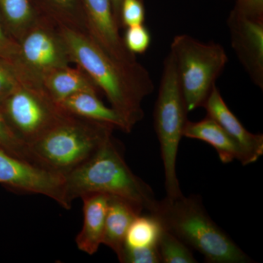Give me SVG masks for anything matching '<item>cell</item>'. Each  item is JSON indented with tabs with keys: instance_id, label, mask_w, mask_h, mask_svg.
<instances>
[{
	"instance_id": "7c38bea8",
	"label": "cell",
	"mask_w": 263,
	"mask_h": 263,
	"mask_svg": "<svg viewBox=\"0 0 263 263\" xmlns=\"http://www.w3.org/2000/svg\"><path fill=\"white\" fill-rule=\"evenodd\" d=\"M203 108L206 110L207 116L214 119L239 147L243 165L254 163L260 158L263 155L262 135L253 134L243 127L228 108L216 85L212 88Z\"/></svg>"
},
{
	"instance_id": "4fadbf2b",
	"label": "cell",
	"mask_w": 263,
	"mask_h": 263,
	"mask_svg": "<svg viewBox=\"0 0 263 263\" xmlns=\"http://www.w3.org/2000/svg\"><path fill=\"white\" fill-rule=\"evenodd\" d=\"M109 195L95 193L84 195L83 200L84 223L76 238L81 252L93 255L103 245L105 219L110 200Z\"/></svg>"
},
{
	"instance_id": "ac0fdd59",
	"label": "cell",
	"mask_w": 263,
	"mask_h": 263,
	"mask_svg": "<svg viewBox=\"0 0 263 263\" xmlns=\"http://www.w3.org/2000/svg\"><path fill=\"white\" fill-rule=\"evenodd\" d=\"M0 18L6 34L17 42L38 17L29 0H0Z\"/></svg>"
},
{
	"instance_id": "4316f807",
	"label": "cell",
	"mask_w": 263,
	"mask_h": 263,
	"mask_svg": "<svg viewBox=\"0 0 263 263\" xmlns=\"http://www.w3.org/2000/svg\"><path fill=\"white\" fill-rule=\"evenodd\" d=\"M17 54V43L6 34L0 18V59L14 63Z\"/></svg>"
},
{
	"instance_id": "9a60e30c",
	"label": "cell",
	"mask_w": 263,
	"mask_h": 263,
	"mask_svg": "<svg viewBox=\"0 0 263 263\" xmlns=\"http://www.w3.org/2000/svg\"><path fill=\"white\" fill-rule=\"evenodd\" d=\"M59 105L67 113L105 123L124 133L131 132L120 115L111 107L106 106L96 93L89 91L76 93L62 100Z\"/></svg>"
},
{
	"instance_id": "6da1fadb",
	"label": "cell",
	"mask_w": 263,
	"mask_h": 263,
	"mask_svg": "<svg viewBox=\"0 0 263 263\" xmlns=\"http://www.w3.org/2000/svg\"><path fill=\"white\" fill-rule=\"evenodd\" d=\"M72 63L94 81L130 130L144 117L142 103L154 91L149 72L139 62L125 65L109 56L87 32L60 27Z\"/></svg>"
},
{
	"instance_id": "cb8c5ba5",
	"label": "cell",
	"mask_w": 263,
	"mask_h": 263,
	"mask_svg": "<svg viewBox=\"0 0 263 263\" xmlns=\"http://www.w3.org/2000/svg\"><path fill=\"white\" fill-rule=\"evenodd\" d=\"M145 8L143 0H122L120 8L121 26L129 27L143 24Z\"/></svg>"
},
{
	"instance_id": "9c48e42d",
	"label": "cell",
	"mask_w": 263,
	"mask_h": 263,
	"mask_svg": "<svg viewBox=\"0 0 263 263\" xmlns=\"http://www.w3.org/2000/svg\"><path fill=\"white\" fill-rule=\"evenodd\" d=\"M0 183L24 193L49 197L65 209L67 200L65 177L12 155L0 146Z\"/></svg>"
},
{
	"instance_id": "d4e9b609",
	"label": "cell",
	"mask_w": 263,
	"mask_h": 263,
	"mask_svg": "<svg viewBox=\"0 0 263 263\" xmlns=\"http://www.w3.org/2000/svg\"><path fill=\"white\" fill-rule=\"evenodd\" d=\"M22 84L14 67L0 59V103Z\"/></svg>"
},
{
	"instance_id": "2e32d148",
	"label": "cell",
	"mask_w": 263,
	"mask_h": 263,
	"mask_svg": "<svg viewBox=\"0 0 263 263\" xmlns=\"http://www.w3.org/2000/svg\"><path fill=\"white\" fill-rule=\"evenodd\" d=\"M41 86L58 104L76 93L89 91L98 95L100 91L94 81L79 66L52 71L43 78Z\"/></svg>"
},
{
	"instance_id": "5bb4252c",
	"label": "cell",
	"mask_w": 263,
	"mask_h": 263,
	"mask_svg": "<svg viewBox=\"0 0 263 263\" xmlns=\"http://www.w3.org/2000/svg\"><path fill=\"white\" fill-rule=\"evenodd\" d=\"M183 137L200 140L214 147L219 155L221 162L230 163L243 160L241 152L234 140L212 118L206 116L199 122L187 121Z\"/></svg>"
},
{
	"instance_id": "8992f818",
	"label": "cell",
	"mask_w": 263,
	"mask_h": 263,
	"mask_svg": "<svg viewBox=\"0 0 263 263\" xmlns=\"http://www.w3.org/2000/svg\"><path fill=\"white\" fill-rule=\"evenodd\" d=\"M188 113L203 107L228 62L219 43H204L186 34L175 36L171 45Z\"/></svg>"
},
{
	"instance_id": "83f0119b",
	"label": "cell",
	"mask_w": 263,
	"mask_h": 263,
	"mask_svg": "<svg viewBox=\"0 0 263 263\" xmlns=\"http://www.w3.org/2000/svg\"><path fill=\"white\" fill-rule=\"evenodd\" d=\"M235 8L247 14L263 17V0H236Z\"/></svg>"
},
{
	"instance_id": "7a4b0ae2",
	"label": "cell",
	"mask_w": 263,
	"mask_h": 263,
	"mask_svg": "<svg viewBox=\"0 0 263 263\" xmlns=\"http://www.w3.org/2000/svg\"><path fill=\"white\" fill-rule=\"evenodd\" d=\"M67 200L105 194L133 204L141 212H154L158 203L153 190L129 168L114 137L89 160L65 176Z\"/></svg>"
},
{
	"instance_id": "8fae6325",
	"label": "cell",
	"mask_w": 263,
	"mask_h": 263,
	"mask_svg": "<svg viewBox=\"0 0 263 263\" xmlns=\"http://www.w3.org/2000/svg\"><path fill=\"white\" fill-rule=\"evenodd\" d=\"M86 30L107 53L125 65L137 63L136 56L128 51L119 34L111 0H84Z\"/></svg>"
},
{
	"instance_id": "603a6c76",
	"label": "cell",
	"mask_w": 263,
	"mask_h": 263,
	"mask_svg": "<svg viewBox=\"0 0 263 263\" xmlns=\"http://www.w3.org/2000/svg\"><path fill=\"white\" fill-rule=\"evenodd\" d=\"M117 257L119 262L124 263L161 262L157 245L143 248H129L124 247Z\"/></svg>"
},
{
	"instance_id": "5b68a950",
	"label": "cell",
	"mask_w": 263,
	"mask_h": 263,
	"mask_svg": "<svg viewBox=\"0 0 263 263\" xmlns=\"http://www.w3.org/2000/svg\"><path fill=\"white\" fill-rule=\"evenodd\" d=\"M187 114L176 64L169 53L164 61L154 110V124L160 143L167 198L183 195L176 174V161L183 129L188 121Z\"/></svg>"
},
{
	"instance_id": "30bf717a",
	"label": "cell",
	"mask_w": 263,
	"mask_h": 263,
	"mask_svg": "<svg viewBox=\"0 0 263 263\" xmlns=\"http://www.w3.org/2000/svg\"><path fill=\"white\" fill-rule=\"evenodd\" d=\"M232 48L249 79L263 89V17L233 8L228 19Z\"/></svg>"
},
{
	"instance_id": "f1b7e54d",
	"label": "cell",
	"mask_w": 263,
	"mask_h": 263,
	"mask_svg": "<svg viewBox=\"0 0 263 263\" xmlns=\"http://www.w3.org/2000/svg\"><path fill=\"white\" fill-rule=\"evenodd\" d=\"M111 3L112 7H113L114 16H115L116 20H117L119 27H121L122 26H121L120 22V8L122 0H111Z\"/></svg>"
},
{
	"instance_id": "277c9868",
	"label": "cell",
	"mask_w": 263,
	"mask_h": 263,
	"mask_svg": "<svg viewBox=\"0 0 263 263\" xmlns=\"http://www.w3.org/2000/svg\"><path fill=\"white\" fill-rule=\"evenodd\" d=\"M115 128L67 113L28 146L33 164L65 176L96 153Z\"/></svg>"
},
{
	"instance_id": "ffe728a7",
	"label": "cell",
	"mask_w": 263,
	"mask_h": 263,
	"mask_svg": "<svg viewBox=\"0 0 263 263\" xmlns=\"http://www.w3.org/2000/svg\"><path fill=\"white\" fill-rule=\"evenodd\" d=\"M162 263H196L191 249L179 238L162 228L157 242Z\"/></svg>"
},
{
	"instance_id": "3957f363",
	"label": "cell",
	"mask_w": 263,
	"mask_h": 263,
	"mask_svg": "<svg viewBox=\"0 0 263 263\" xmlns=\"http://www.w3.org/2000/svg\"><path fill=\"white\" fill-rule=\"evenodd\" d=\"M163 229L179 238L209 263H251L243 252L208 214L201 197L196 195L158 200L150 213Z\"/></svg>"
},
{
	"instance_id": "484cf974",
	"label": "cell",
	"mask_w": 263,
	"mask_h": 263,
	"mask_svg": "<svg viewBox=\"0 0 263 263\" xmlns=\"http://www.w3.org/2000/svg\"><path fill=\"white\" fill-rule=\"evenodd\" d=\"M62 11V24L60 27L87 32L86 23L75 13L76 0H50Z\"/></svg>"
},
{
	"instance_id": "52a82bcc",
	"label": "cell",
	"mask_w": 263,
	"mask_h": 263,
	"mask_svg": "<svg viewBox=\"0 0 263 263\" xmlns=\"http://www.w3.org/2000/svg\"><path fill=\"white\" fill-rule=\"evenodd\" d=\"M13 66L22 83L41 86L52 71L72 63L60 27L48 18H39L17 41Z\"/></svg>"
},
{
	"instance_id": "d6986e66",
	"label": "cell",
	"mask_w": 263,
	"mask_h": 263,
	"mask_svg": "<svg viewBox=\"0 0 263 263\" xmlns=\"http://www.w3.org/2000/svg\"><path fill=\"white\" fill-rule=\"evenodd\" d=\"M162 227L152 214H140L129 226L124 247L143 248L157 245Z\"/></svg>"
},
{
	"instance_id": "44dd1931",
	"label": "cell",
	"mask_w": 263,
	"mask_h": 263,
	"mask_svg": "<svg viewBox=\"0 0 263 263\" xmlns=\"http://www.w3.org/2000/svg\"><path fill=\"white\" fill-rule=\"evenodd\" d=\"M0 146L21 160L32 163L28 147L15 136L0 109Z\"/></svg>"
},
{
	"instance_id": "ba28073f",
	"label": "cell",
	"mask_w": 263,
	"mask_h": 263,
	"mask_svg": "<svg viewBox=\"0 0 263 263\" xmlns=\"http://www.w3.org/2000/svg\"><path fill=\"white\" fill-rule=\"evenodd\" d=\"M0 109L15 136L27 147L65 113L42 86L25 83L0 103Z\"/></svg>"
},
{
	"instance_id": "e0dca14e",
	"label": "cell",
	"mask_w": 263,
	"mask_h": 263,
	"mask_svg": "<svg viewBox=\"0 0 263 263\" xmlns=\"http://www.w3.org/2000/svg\"><path fill=\"white\" fill-rule=\"evenodd\" d=\"M143 214L133 204L117 197H110L105 219L103 245L119 255L124 248L126 235L133 220Z\"/></svg>"
},
{
	"instance_id": "7402d4cb",
	"label": "cell",
	"mask_w": 263,
	"mask_h": 263,
	"mask_svg": "<svg viewBox=\"0 0 263 263\" xmlns=\"http://www.w3.org/2000/svg\"><path fill=\"white\" fill-rule=\"evenodd\" d=\"M128 51L133 54L146 53L151 44V34L144 24L127 27L125 35L123 38Z\"/></svg>"
}]
</instances>
